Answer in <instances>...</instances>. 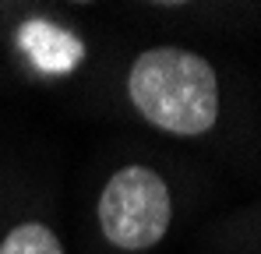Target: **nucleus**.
Masks as SVG:
<instances>
[{
    "instance_id": "nucleus-4",
    "label": "nucleus",
    "mask_w": 261,
    "mask_h": 254,
    "mask_svg": "<svg viewBox=\"0 0 261 254\" xmlns=\"http://www.w3.org/2000/svg\"><path fill=\"white\" fill-rule=\"evenodd\" d=\"M0 254H64V247L43 222H21L7 233V240L0 244Z\"/></svg>"
},
{
    "instance_id": "nucleus-2",
    "label": "nucleus",
    "mask_w": 261,
    "mask_h": 254,
    "mask_svg": "<svg viewBox=\"0 0 261 254\" xmlns=\"http://www.w3.org/2000/svg\"><path fill=\"white\" fill-rule=\"evenodd\" d=\"M99 226L110 244L124 251H145L170 230V191L159 173L127 166L106 180L99 198Z\"/></svg>"
},
{
    "instance_id": "nucleus-1",
    "label": "nucleus",
    "mask_w": 261,
    "mask_h": 254,
    "mask_svg": "<svg viewBox=\"0 0 261 254\" xmlns=\"http://www.w3.org/2000/svg\"><path fill=\"white\" fill-rule=\"evenodd\" d=\"M130 99L148 124L173 134H205L219 117L216 71L198 53L159 46L134 60Z\"/></svg>"
},
{
    "instance_id": "nucleus-3",
    "label": "nucleus",
    "mask_w": 261,
    "mask_h": 254,
    "mask_svg": "<svg viewBox=\"0 0 261 254\" xmlns=\"http://www.w3.org/2000/svg\"><path fill=\"white\" fill-rule=\"evenodd\" d=\"M18 42L36 60L39 71H71L85 53L82 42L53 21H25L18 32Z\"/></svg>"
}]
</instances>
